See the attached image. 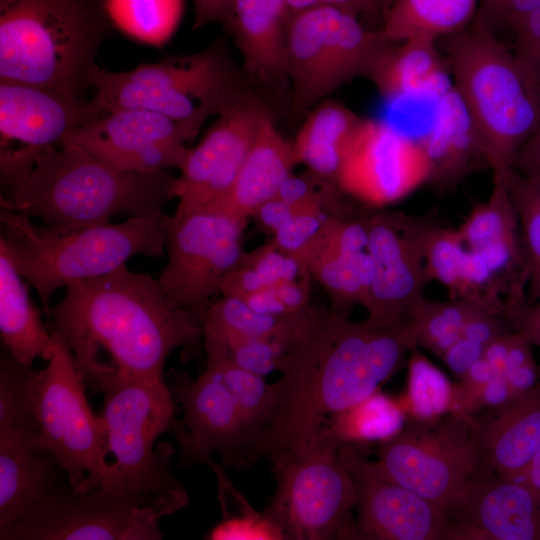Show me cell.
<instances>
[{
    "instance_id": "cell-2",
    "label": "cell",
    "mask_w": 540,
    "mask_h": 540,
    "mask_svg": "<svg viewBox=\"0 0 540 540\" xmlns=\"http://www.w3.org/2000/svg\"><path fill=\"white\" fill-rule=\"evenodd\" d=\"M202 323L195 313L171 305L157 279L126 265L67 286L46 319L95 392L117 381L163 380L174 350L199 348Z\"/></svg>"
},
{
    "instance_id": "cell-26",
    "label": "cell",
    "mask_w": 540,
    "mask_h": 540,
    "mask_svg": "<svg viewBox=\"0 0 540 540\" xmlns=\"http://www.w3.org/2000/svg\"><path fill=\"white\" fill-rule=\"evenodd\" d=\"M540 374V373H539ZM479 473L517 478L540 450V379L484 424L477 422Z\"/></svg>"
},
{
    "instance_id": "cell-57",
    "label": "cell",
    "mask_w": 540,
    "mask_h": 540,
    "mask_svg": "<svg viewBox=\"0 0 540 540\" xmlns=\"http://www.w3.org/2000/svg\"><path fill=\"white\" fill-rule=\"evenodd\" d=\"M320 4L336 6L360 16L359 0H319Z\"/></svg>"
},
{
    "instance_id": "cell-51",
    "label": "cell",
    "mask_w": 540,
    "mask_h": 540,
    "mask_svg": "<svg viewBox=\"0 0 540 540\" xmlns=\"http://www.w3.org/2000/svg\"><path fill=\"white\" fill-rule=\"evenodd\" d=\"M516 397L517 395L512 390L505 375L497 374L481 390L477 400V407L478 409L484 406L499 409Z\"/></svg>"
},
{
    "instance_id": "cell-55",
    "label": "cell",
    "mask_w": 540,
    "mask_h": 540,
    "mask_svg": "<svg viewBox=\"0 0 540 540\" xmlns=\"http://www.w3.org/2000/svg\"><path fill=\"white\" fill-rule=\"evenodd\" d=\"M515 480L540 490V450L534 455L529 464Z\"/></svg>"
},
{
    "instance_id": "cell-1",
    "label": "cell",
    "mask_w": 540,
    "mask_h": 540,
    "mask_svg": "<svg viewBox=\"0 0 540 540\" xmlns=\"http://www.w3.org/2000/svg\"><path fill=\"white\" fill-rule=\"evenodd\" d=\"M415 347L409 322L375 326L315 307L273 383V413L243 467L304 446L329 418L379 391Z\"/></svg>"
},
{
    "instance_id": "cell-38",
    "label": "cell",
    "mask_w": 540,
    "mask_h": 540,
    "mask_svg": "<svg viewBox=\"0 0 540 540\" xmlns=\"http://www.w3.org/2000/svg\"><path fill=\"white\" fill-rule=\"evenodd\" d=\"M456 385L418 349L410 351L407 390L400 400L413 420L431 421L451 412Z\"/></svg>"
},
{
    "instance_id": "cell-53",
    "label": "cell",
    "mask_w": 540,
    "mask_h": 540,
    "mask_svg": "<svg viewBox=\"0 0 540 540\" xmlns=\"http://www.w3.org/2000/svg\"><path fill=\"white\" fill-rule=\"evenodd\" d=\"M485 9L508 23L540 5V0H481Z\"/></svg>"
},
{
    "instance_id": "cell-19",
    "label": "cell",
    "mask_w": 540,
    "mask_h": 540,
    "mask_svg": "<svg viewBox=\"0 0 540 540\" xmlns=\"http://www.w3.org/2000/svg\"><path fill=\"white\" fill-rule=\"evenodd\" d=\"M271 110L254 92L218 116L179 168L175 213L218 206L230 192L259 128Z\"/></svg>"
},
{
    "instance_id": "cell-20",
    "label": "cell",
    "mask_w": 540,
    "mask_h": 540,
    "mask_svg": "<svg viewBox=\"0 0 540 540\" xmlns=\"http://www.w3.org/2000/svg\"><path fill=\"white\" fill-rule=\"evenodd\" d=\"M196 134L157 112L122 108L108 110L70 132L62 144H74L117 167L160 172L180 168L186 142Z\"/></svg>"
},
{
    "instance_id": "cell-52",
    "label": "cell",
    "mask_w": 540,
    "mask_h": 540,
    "mask_svg": "<svg viewBox=\"0 0 540 540\" xmlns=\"http://www.w3.org/2000/svg\"><path fill=\"white\" fill-rule=\"evenodd\" d=\"M513 170L525 176L540 177V124L519 150Z\"/></svg>"
},
{
    "instance_id": "cell-14",
    "label": "cell",
    "mask_w": 540,
    "mask_h": 540,
    "mask_svg": "<svg viewBox=\"0 0 540 540\" xmlns=\"http://www.w3.org/2000/svg\"><path fill=\"white\" fill-rule=\"evenodd\" d=\"M247 221L216 207L163 215L168 261L157 280L171 305L203 322L213 296L221 293L243 254Z\"/></svg>"
},
{
    "instance_id": "cell-5",
    "label": "cell",
    "mask_w": 540,
    "mask_h": 540,
    "mask_svg": "<svg viewBox=\"0 0 540 540\" xmlns=\"http://www.w3.org/2000/svg\"><path fill=\"white\" fill-rule=\"evenodd\" d=\"M440 40L453 86L485 145L493 180H506L540 124V90L484 20Z\"/></svg>"
},
{
    "instance_id": "cell-7",
    "label": "cell",
    "mask_w": 540,
    "mask_h": 540,
    "mask_svg": "<svg viewBox=\"0 0 540 540\" xmlns=\"http://www.w3.org/2000/svg\"><path fill=\"white\" fill-rule=\"evenodd\" d=\"M90 85L93 97L107 111L157 112L196 135L210 116H220L253 92L221 37L200 52L166 57L128 71L112 72L97 65Z\"/></svg>"
},
{
    "instance_id": "cell-39",
    "label": "cell",
    "mask_w": 540,
    "mask_h": 540,
    "mask_svg": "<svg viewBox=\"0 0 540 540\" xmlns=\"http://www.w3.org/2000/svg\"><path fill=\"white\" fill-rule=\"evenodd\" d=\"M478 303L465 298L432 301L426 298L410 317L417 347H423L439 357L457 341Z\"/></svg>"
},
{
    "instance_id": "cell-35",
    "label": "cell",
    "mask_w": 540,
    "mask_h": 540,
    "mask_svg": "<svg viewBox=\"0 0 540 540\" xmlns=\"http://www.w3.org/2000/svg\"><path fill=\"white\" fill-rule=\"evenodd\" d=\"M406 412L400 400L379 391L329 418L326 426L340 443H360L395 436L404 426Z\"/></svg>"
},
{
    "instance_id": "cell-56",
    "label": "cell",
    "mask_w": 540,
    "mask_h": 540,
    "mask_svg": "<svg viewBox=\"0 0 540 540\" xmlns=\"http://www.w3.org/2000/svg\"><path fill=\"white\" fill-rule=\"evenodd\" d=\"M391 0H359L360 16L375 18L386 10Z\"/></svg>"
},
{
    "instance_id": "cell-13",
    "label": "cell",
    "mask_w": 540,
    "mask_h": 540,
    "mask_svg": "<svg viewBox=\"0 0 540 540\" xmlns=\"http://www.w3.org/2000/svg\"><path fill=\"white\" fill-rule=\"evenodd\" d=\"M168 516L154 499L114 486L79 492L69 483L0 532L1 540H159Z\"/></svg>"
},
{
    "instance_id": "cell-42",
    "label": "cell",
    "mask_w": 540,
    "mask_h": 540,
    "mask_svg": "<svg viewBox=\"0 0 540 540\" xmlns=\"http://www.w3.org/2000/svg\"><path fill=\"white\" fill-rule=\"evenodd\" d=\"M304 327L299 332L291 334L229 343L203 342L207 361H228L262 376L275 370L280 371Z\"/></svg>"
},
{
    "instance_id": "cell-43",
    "label": "cell",
    "mask_w": 540,
    "mask_h": 540,
    "mask_svg": "<svg viewBox=\"0 0 540 540\" xmlns=\"http://www.w3.org/2000/svg\"><path fill=\"white\" fill-rule=\"evenodd\" d=\"M457 230L467 248H477L520 232L506 180L493 181L488 200L476 205Z\"/></svg>"
},
{
    "instance_id": "cell-3",
    "label": "cell",
    "mask_w": 540,
    "mask_h": 540,
    "mask_svg": "<svg viewBox=\"0 0 540 540\" xmlns=\"http://www.w3.org/2000/svg\"><path fill=\"white\" fill-rule=\"evenodd\" d=\"M0 179L2 210L69 232L119 215L160 221L177 177L123 169L77 145L61 144L0 168Z\"/></svg>"
},
{
    "instance_id": "cell-36",
    "label": "cell",
    "mask_w": 540,
    "mask_h": 540,
    "mask_svg": "<svg viewBox=\"0 0 540 540\" xmlns=\"http://www.w3.org/2000/svg\"><path fill=\"white\" fill-rule=\"evenodd\" d=\"M303 275L307 274L301 266L270 241L251 252H243L225 278L221 294L242 300Z\"/></svg>"
},
{
    "instance_id": "cell-37",
    "label": "cell",
    "mask_w": 540,
    "mask_h": 540,
    "mask_svg": "<svg viewBox=\"0 0 540 540\" xmlns=\"http://www.w3.org/2000/svg\"><path fill=\"white\" fill-rule=\"evenodd\" d=\"M215 474L219 486V502L222 519L206 535L211 540H284L282 533L264 513L253 508L247 499L233 486L220 465L210 460L206 464Z\"/></svg>"
},
{
    "instance_id": "cell-30",
    "label": "cell",
    "mask_w": 540,
    "mask_h": 540,
    "mask_svg": "<svg viewBox=\"0 0 540 540\" xmlns=\"http://www.w3.org/2000/svg\"><path fill=\"white\" fill-rule=\"evenodd\" d=\"M29 284L0 246V332L6 350L19 363L49 359L52 335L35 308Z\"/></svg>"
},
{
    "instance_id": "cell-46",
    "label": "cell",
    "mask_w": 540,
    "mask_h": 540,
    "mask_svg": "<svg viewBox=\"0 0 540 540\" xmlns=\"http://www.w3.org/2000/svg\"><path fill=\"white\" fill-rule=\"evenodd\" d=\"M310 280V276L303 275L253 294L242 301L253 310L266 315H299L313 306L310 302Z\"/></svg>"
},
{
    "instance_id": "cell-58",
    "label": "cell",
    "mask_w": 540,
    "mask_h": 540,
    "mask_svg": "<svg viewBox=\"0 0 540 540\" xmlns=\"http://www.w3.org/2000/svg\"><path fill=\"white\" fill-rule=\"evenodd\" d=\"M290 16L320 5L319 0H286Z\"/></svg>"
},
{
    "instance_id": "cell-23",
    "label": "cell",
    "mask_w": 540,
    "mask_h": 540,
    "mask_svg": "<svg viewBox=\"0 0 540 540\" xmlns=\"http://www.w3.org/2000/svg\"><path fill=\"white\" fill-rule=\"evenodd\" d=\"M38 432L32 415L0 426V532L63 484L65 472Z\"/></svg>"
},
{
    "instance_id": "cell-27",
    "label": "cell",
    "mask_w": 540,
    "mask_h": 540,
    "mask_svg": "<svg viewBox=\"0 0 540 540\" xmlns=\"http://www.w3.org/2000/svg\"><path fill=\"white\" fill-rule=\"evenodd\" d=\"M297 164L292 142L277 130L270 113L262 122L230 192L216 207L249 219L277 193Z\"/></svg>"
},
{
    "instance_id": "cell-18",
    "label": "cell",
    "mask_w": 540,
    "mask_h": 540,
    "mask_svg": "<svg viewBox=\"0 0 540 540\" xmlns=\"http://www.w3.org/2000/svg\"><path fill=\"white\" fill-rule=\"evenodd\" d=\"M419 140L389 123L363 118L343 159L336 184L346 195L374 207L395 203L429 177Z\"/></svg>"
},
{
    "instance_id": "cell-29",
    "label": "cell",
    "mask_w": 540,
    "mask_h": 540,
    "mask_svg": "<svg viewBox=\"0 0 540 540\" xmlns=\"http://www.w3.org/2000/svg\"><path fill=\"white\" fill-rule=\"evenodd\" d=\"M363 118L333 99L317 103L305 115L292 141L298 164L336 184L347 149Z\"/></svg>"
},
{
    "instance_id": "cell-15",
    "label": "cell",
    "mask_w": 540,
    "mask_h": 540,
    "mask_svg": "<svg viewBox=\"0 0 540 540\" xmlns=\"http://www.w3.org/2000/svg\"><path fill=\"white\" fill-rule=\"evenodd\" d=\"M164 381L183 418L171 430L179 444L178 466L207 464L214 454L224 466L243 467L249 435L240 412L219 373L211 368L196 379L171 369Z\"/></svg>"
},
{
    "instance_id": "cell-45",
    "label": "cell",
    "mask_w": 540,
    "mask_h": 540,
    "mask_svg": "<svg viewBox=\"0 0 540 540\" xmlns=\"http://www.w3.org/2000/svg\"><path fill=\"white\" fill-rule=\"evenodd\" d=\"M344 210H318L295 215L285 221L273 234L272 242L283 253L302 264L320 238L328 218Z\"/></svg>"
},
{
    "instance_id": "cell-54",
    "label": "cell",
    "mask_w": 540,
    "mask_h": 540,
    "mask_svg": "<svg viewBox=\"0 0 540 540\" xmlns=\"http://www.w3.org/2000/svg\"><path fill=\"white\" fill-rule=\"evenodd\" d=\"M510 331L489 343L482 356L499 374L505 373Z\"/></svg>"
},
{
    "instance_id": "cell-34",
    "label": "cell",
    "mask_w": 540,
    "mask_h": 540,
    "mask_svg": "<svg viewBox=\"0 0 540 540\" xmlns=\"http://www.w3.org/2000/svg\"><path fill=\"white\" fill-rule=\"evenodd\" d=\"M114 28L149 46H163L183 13L184 0H105Z\"/></svg>"
},
{
    "instance_id": "cell-4",
    "label": "cell",
    "mask_w": 540,
    "mask_h": 540,
    "mask_svg": "<svg viewBox=\"0 0 540 540\" xmlns=\"http://www.w3.org/2000/svg\"><path fill=\"white\" fill-rule=\"evenodd\" d=\"M112 28L105 0H0V80L85 97Z\"/></svg>"
},
{
    "instance_id": "cell-50",
    "label": "cell",
    "mask_w": 540,
    "mask_h": 540,
    "mask_svg": "<svg viewBox=\"0 0 540 540\" xmlns=\"http://www.w3.org/2000/svg\"><path fill=\"white\" fill-rule=\"evenodd\" d=\"M234 0H193V30L211 23H226Z\"/></svg>"
},
{
    "instance_id": "cell-25",
    "label": "cell",
    "mask_w": 540,
    "mask_h": 540,
    "mask_svg": "<svg viewBox=\"0 0 540 540\" xmlns=\"http://www.w3.org/2000/svg\"><path fill=\"white\" fill-rule=\"evenodd\" d=\"M436 100L432 124L419 141L429 161L427 184L445 192L490 165L480 133L456 88L452 86Z\"/></svg>"
},
{
    "instance_id": "cell-31",
    "label": "cell",
    "mask_w": 540,
    "mask_h": 540,
    "mask_svg": "<svg viewBox=\"0 0 540 540\" xmlns=\"http://www.w3.org/2000/svg\"><path fill=\"white\" fill-rule=\"evenodd\" d=\"M302 269L324 288L334 311L347 315L357 305L367 307L373 278L367 249H346L321 238Z\"/></svg>"
},
{
    "instance_id": "cell-8",
    "label": "cell",
    "mask_w": 540,
    "mask_h": 540,
    "mask_svg": "<svg viewBox=\"0 0 540 540\" xmlns=\"http://www.w3.org/2000/svg\"><path fill=\"white\" fill-rule=\"evenodd\" d=\"M101 393L107 451L115 458L101 485L152 498L167 515L186 507L187 489L171 472L173 446L160 442L154 450L156 440L171 429L178 411L164 379L117 381Z\"/></svg>"
},
{
    "instance_id": "cell-11",
    "label": "cell",
    "mask_w": 540,
    "mask_h": 540,
    "mask_svg": "<svg viewBox=\"0 0 540 540\" xmlns=\"http://www.w3.org/2000/svg\"><path fill=\"white\" fill-rule=\"evenodd\" d=\"M47 361L44 369H34L29 412L38 425L40 443L68 483L86 492L100 486L109 473L105 421L91 410L73 356L54 335Z\"/></svg>"
},
{
    "instance_id": "cell-41",
    "label": "cell",
    "mask_w": 540,
    "mask_h": 540,
    "mask_svg": "<svg viewBox=\"0 0 540 540\" xmlns=\"http://www.w3.org/2000/svg\"><path fill=\"white\" fill-rule=\"evenodd\" d=\"M528 262L527 302L540 299V177L512 170L506 179Z\"/></svg>"
},
{
    "instance_id": "cell-16",
    "label": "cell",
    "mask_w": 540,
    "mask_h": 540,
    "mask_svg": "<svg viewBox=\"0 0 540 540\" xmlns=\"http://www.w3.org/2000/svg\"><path fill=\"white\" fill-rule=\"evenodd\" d=\"M339 455L356 491L358 516L350 539L457 540L444 509L387 478L354 444L341 443Z\"/></svg>"
},
{
    "instance_id": "cell-33",
    "label": "cell",
    "mask_w": 540,
    "mask_h": 540,
    "mask_svg": "<svg viewBox=\"0 0 540 540\" xmlns=\"http://www.w3.org/2000/svg\"><path fill=\"white\" fill-rule=\"evenodd\" d=\"M315 306L287 317L259 313L242 300L223 296L208 307L203 319V342L229 343L258 337L299 332Z\"/></svg>"
},
{
    "instance_id": "cell-32",
    "label": "cell",
    "mask_w": 540,
    "mask_h": 540,
    "mask_svg": "<svg viewBox=\"0 0 540 540\" xmlns=\"http://www.w3.org/2000/svg\"><path fill=\"white\" fill-rule=\"evenodd\" d=\"M481 0H393L380 28L390 42L439 41L467 27Z\"/></svg>"
},
{
    "instance_id": "cell-10",
    "label": "cell",
    "mask_w": 540,
    "mask_h": 540,
    "mask_svg": "<svg viewBox=\"0 0 540 540\" xmlns=\"http://www.w3.org/2000/svg\"><path fill=\"white\" fill-rule=\"evenodd\" d=\"M392 42L348 10L320 4L290 16L288 72L291 111L305 115L336 89L369 78Z\"/></svg>"
},
{
    "instance_id": "cell-17",
    "label": "cell",
    "mask_w": 540,
    "mask_h": 540,
    "mask_svg": "<svg viewBox=\"0 0 540 540\" xmlns=\"http://www.w3.org/2000/svg\"><path fill=\"white\" fill-rule=\"evenodd\" d=\"M367 250L373 261L367 321L391 326L410 320L428 281L421 245L422 218L396 211L367 215Z\"/></svg>"
},
{
    "instance_id": "cell-47",
    "label": "cell",
    "mask_w": 540,
    "mask_h": 540,
    "mask_svg": "<svg viewBox=\"0 0 540 540\" xmlns=\"http://www.w3.org/2000/svg\"><path fill=\"white\" fill-rule=\"evenodd\" d=\"M514 57L527 78L540 90V5L511 19Z\"/></svg>"
},
{
    "instance_id": "cell-49",
    "label": "cell",
    "mask_w": 540,
    "mask_h": 540,
    "mask_svg": "<svg viewBox=\"0 0 540 540\" xmlns=\"http://www.w3.org/2000/svg\"><path fill=\"white\" fill-rule=\"evenodd\" d=\"M484 350L482 346L460 336L441 359L454 375L461 378L477 360L482 358Z\"/></svg>"
},
{
    "instance_id": "cell-28",
    "label": "cell",
    "mask_w": 540,
    "mask_h": 540,
    "mask_svg": "<svg viewBox=\"0 0 540 540\" xmlns=\"http://www.w3.org/2000/svg\"><path fill=\"white\" fill-rule=\"evenodd\" d=\"M368 79L390 100L437 99L453 86L438 41L427 38L392 42Z\"/></svg>"
},
{
    "instance_id": "cell-12",
    "label": "cell",
    "mask_w": 540,
    "mask_h": 540,
    "mask_svg": "<svg viewBox=\"0 0 540 540\" xmlns=\"http://www.w3.org/2000/svg\"><path fill=\"white\" fill-rule=\"evenodd\" d=\"M477 421L448 413L431 421L413 420L381 443L379 470L449 515L461 504L469 483L479 473Z\"/></svg>"
},
{
    "instance_id": "cell-48",
    "label": "cell",
    "mask_w": 540,
    "mask_h": 540,
    "mask_svg": "<svg viewBox=\"0 0 540 540\" xmlns=\"http://www.w3.org/2000/svg\"><path fill=\"white\" fill-rule=\"evenodd\" d=\"M504 315L511 330L520 333L531 345L540 347V299L533 303L527 300L506 302Z\"/></svg>"
},
{
    "instance_id": "cell-22",
    "label": "cell",
    "mask_w": 540,
    "mask_h": 540,
    "mask_svg": "<svg viewBox=\"0 0 540 540\" xmlns=\"http://www.w3.org/2000/svg\"><path fill=\"white\" fill-rule=\"evenodd\" d=\"M450 517L457 540H540V490L478 473Z\"/></svg>"
},
{
    "instance_id": "cell-40",
    "label": "cell",
    "mask_w": 540,
    "mask_h": 540,
    "mask_svg": "<svg viewBox=\"0 0 540 540\" xmlns=\"http://www.w3.org/2000/svg\"><path fill=\"white\" fill-rule=\"evenodd\" d=\"M206 366L219 373L231 393L247 428L250 448L273 413L276 396L274 384H268L264 376L228 361H207Z\"/></svg>"
},
{
    "instance_id": "cell-21",
    "label": "cell",
    "mask_w": 540,
    "mask_h": 540,
    "mask_svg": "<svg viewBox=\"0 0 540 540\" xmlns=\"http://www.w3.org/2000/svg\"><path fill=\"white\" fill-rule=\"evenodd\" d=\"M107 110L93 97L0 80V155H33L58 146Z\"/></svg>"
},
{
    "instance_id": "cell-24",
    "label": "cell",
    "mask_w": 540,
    "mask_h": 540,
    "mask_svg": "<svg viewBox=\"0 0 540 540\" xmlns=\"http://www.w3.org/2000/svg\"><path fill=\"white\" fill-rule=\"evenodd\" d=\"M286 0H234L224 24L244 60L245 72L267 89L290 87Z\"/></svg>"
},
{
    "instance_id": "cell-44",
    "label": "cell",
    "mask_w": 540,
    "mask_h": 540,
    "mask_svg": "<svg viewBox=\"0 0 540 540\" xmlns=\"http://www.w3.org/2000/svg\"><path fill=\"white\" fill-rule=\"evenodd\" d=\"M421 245L428 281L445 286L453 298L467 253L458 230L422 219Z\"/></svg>"
},
{
    "instance_id": "cell-6",
    "label": "cell",
    "mask_w": 540,
    "mask_h": 540,
    "mask_svg": "<svg viewBox=\"0 0 540 540\" xmlns=\"http://www.w3.org/2000/svg\"><path fill=\"white\" fill-rule=\"evenodd\" d=\"M0 221V246L36 291L46 319L58 289L106 275L137 255L159 257L166 244L161 220L151 218H127L69 232L2 209Z\"/></svg>"
},
{
    "instance_id": "cell-9",
    "label": "cell",
    "mask_w": 540,
    "mask_h": 540,
    "mask_svg": "<svg viewBox=\"0 0 540 540\" xmlns=\"http://www.w3.org/2000/svg\"><path fill=\"white\" fill-rule=\"evenodd\" d=\"M340 444L326 426L301 448L270 457L276 489L263 513L285 540L350 539L356 491Z\"/></svg>"
}]
</instances>
